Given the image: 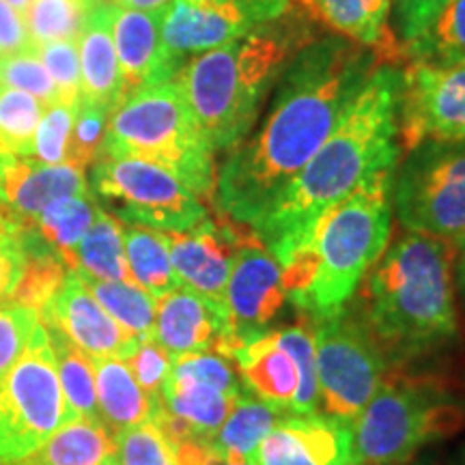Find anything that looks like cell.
Wrapping results in <instances>:
<instances>
[{
    "instance_id": "6da1fadb",
    "label": "cell",
    "mask_w": 465,
    "mask_h": 465,
    "mask_svg": "<svg viewBox=\"0 0 465 465\" xmlns=\"http://www.w3.org/2000/svg\"><path fill=\"white\" fill-rule=\"evenodd\" d=\"M380 63L373 50L339 35L312 39L291 58L263 124L218 168L213 205L220 216L252 231L332 134Z\"/></svg>"
},
{
    "instance_id": "7a4b0ae2",
    "label": "cell",
    "mask_w": 465,
    "mask_h": 465,
    "mask_svg": "<svg viewBox=\"0 0 465 465\" xmlns=\"http://www.w3.org/2000/svg\"><path fill=\"white\" fill-rule=\"evenodd\" d=\"M401 65L380 63L308 164L252 226L278 263L306 240L319 218L401 158L397 104Z\"/></svg>"
},
{
    "instance_id": "3957f363",
    "label": "cell",
    "mask_w": 465,
    "mask_h": 465,
    "mask_svg": "<svg viewBox=\"0 0 465 465\" xmlns=\"http://www.w3.org/2000/svg\"><path fill=\"white\" fill-rule=\"evenodd\" d=\"M455 254L449 242L405 231L371 267L358 317L386 362H410L457 339Z\"/></svg>"
},
{
    "instance_id": "277c9868",
    "label": "cell",
    "mask_w": 465,
    "mask_h": 465,
    "mask_svg": "<svg viewBox=\"0 0 465 465\" xmlns=\"http://www.w3.org/2000/svg\"><path fill=\"white\" fill-rule=\"evenodd\" d=\"M394 171H381L330 207L281 263L287 300L311 322L339 315L392 232Z\"/></svg>"
},
{
    "instance_id": "5b68a950",
    "label": "cell",
    "mask_w": 465,
    "mask_h": 465,
    "mask_svg": "<svg viewBox=\"0 0 465 465\" xmlns=\"http://www.w3.org/2000/svg\"><path fill=\"white\" fill-rule=\"evenodd\" d=\"M308 42V26L289 11L281 20L183 63L174 83L213 151L229 153L254 130L265 97Z\"/></svg>"
},
{
    "instance_id": "8992f818",
    "label": "cell",
    "mask_w": 465,
    "mask_h": 465,
    "mask_svg": "<svg viewBox=\"0 0 465 465\" xmlns=\"http://www.w3.org/2000/svg\"><path fill=\"white\" fill-rule=\"evenodd\" d=\"M102 155L158 164L203 203L213 201L216 151L174 80L134 91L119 104L110 116Z\"/></svg>"
},
{
    "instance_id": "52a82bcc",
    "label": "cell",
    "mask_w": 465,
    "mask_h": 465,
    "mask_svg": "<svg viewBox=\"0 0 465 465\" xmlns=\"http://www.w3.org/2000/svg\"><path fill=\"white\" fill-rule=\"evenodd\" d=\"M463 424V405L435 383L391 380L351 420V465L405 463Z\"/></svg>"
},
{
    "instance_id": "ba28073f",
    "label": "cell",
    "mask_w": 465,
    "mask_h": 465,
    "mask_svg": "<svg viewBox=\"0 0 465 465\" xmlns=\"http://www.w3.org/2000/svg\"><path fill=\"white\" fill-rule=\"evenodd\" d=\"M392 212L405 231L459 246L465 237V143L427 141L403 153Z\"/></svg>"
},
{
    "instance_id": "9c48e42d",
    "label": "cell",
    "mask_w": 465,
    "mask_h": 465,
    "mask_svg": "<svg viewBox=\"0 0 465 465\" xmlns=\"http://www.w3.org/2000/svg\"><path fill=\"white\" fill-rule=\"evenodd\" d=\"M89 190L121 224L183 232L209 216L205 203L173 173L136 158L102 155L91 166Z\"/></svg>"
},
{
    "instance_id": "30bf717a",
    "label": "cell",
    "mask_w": 465,
    "mask_h": 465,
    "mask_svg": "<svg viewBox=\"0 0 465 465\" xmlns=\"http://www.w3.org/2000/svg\"><path fill=\"white\" fill-rule=\"evenodd\" d=\"M72 420L48 332L39 325L0 386V463L26 457Z\"/></svg>"
},
{
    "instance_id": "8fae6325",
    "label": "cell",
    "mask_w": 465,
    "mask_h": 465,
    "mask_svg": "<svg viewBox=\"0 0 465 465\" xmlns=\"http://www.w3.org/2000/svg\"><path fill=\"white\" fill-rule=\"evenodd\" d=\"M311 323L315 330L319 399L325 414L351 422L381 388L386 358L349 308Z\"/></svg>"
},
{
    "instance_id": "7c38bea8",
    "label": "cell",
    "mask_w": 465,
    "mask_h": 465,
    "mask_svg": "<svg viewBox=\"0 0 465 465\" xmlns=\"http://www.w3.org/2000/svg\"><path fill=\"white\" fill-rule=\"evenodd\" d=\"M397 124L401 153L427 141L465 143V61H407Z\"/></svg>"
},
{
    "instance_id": "4fadbf2b",
    "label": "cell",
    "mask_w": 465,
    "mask_h": 465,
    "mask_svg": "<svg viewBox=\"0 0 465 465\" xmlns=\"http://www.w3.org/2000/svg\"><path fill=\"white\" fill-rule=\"evenodd\" d=\"M287 293L282 289L281 263L267 252L257 237L250 235L237 250L224 291L226 330L213 351L232 358L246 342L267 334L282 311Z\"/></svg>"
},
{
    "instance_id": "5bb4252c",
    "label": "cell",
    "mask_w": 465,
    "mask_h": 465,
    "mask_svg": "<svg viewBox=\"0 0 465 465\" xmlns=\"http://www.w3.org/2000/svg\"><path fill=\"white\" fill-rule=\"evenodd\" d=\"M162 235L174 274L183 287L226 306L224 291L237 250L252 235V231L218 213V218L207 216L190 231L162 232Z\"/></svg>"
},
{
    "instance_id": "9a60e30c",
    "label": "cell",
    "mask_w": 465,
    "mask_h": 465,
    "mask_svg": "<svg viewBox=\"0 0 465 465\" xmlns=\"http://www.w3.org/2000/svg\"><path fill=\"white\" fill-rule=\"evenodd\" d=\"M42 325L54 328L72 341L80 351L95 358H119L127 360L136 351L138 339L124 325H119L100 302L93 298L83 278L75 272H67L61 289L52 298L42 312Z\"/></svg>"
},
{
    "instance_id": "2e32d148",
    "label": "cell",
    "mask_w": 465,
    "mask_h": 465,
    "mask_svg": "<svg viewBox=\"0 0 465 465\" xmlns=\"http://www.w3.org/2000/svg\"><path fill=\"white\" fill-rule=\"evenodd\" d=\"M250 459L254 465H351V422L284 416Z\"/></svg>"
},
{
    "instance_id": "e0dca14e",
    "label": "cell",
    "mask_w": 465,
    "mask_h": 465,
    "mask_svg": "<svg viewBox=\"0 0 465 465\" xmlns=\"http://www.w3.org/2000/svg\"><path fill=\"white\" fill-rule=\"evenodd\" d=\"M261 25L254 15L231 5H196L192 0H173L162 11V42L174 61L183 65L192 56L216 50Z\"/></svg>"
},
{
    "instance_id": "ac0fdd59",
    "label": "cell",
    "mask_w": 465,
    "mask_h": 465,
    "mask_svg": "<svg viewBox=\"0 0 465 465\" xmlns=\"http://www.w3.org/2000/svg\"><path fill=\"white\" fill-rule=\"evenodd\" d=\"M0 192L7 199L20 231L33 226L52 203L91 194L84 168L42 164L33 158L11 155H0Z\"/></svg>"
},
{
    "instance_id": "d6986e66",
    "label": "cell",
    "mask_w": 465,
    "mask_h": 465,
    "mask_svg": "<svg viewBox=\"0 0 465 465\" xmlns=\"http://www.w3.org/2000/svg\"><path fill=\"white\" fill-rule=\"evenodd\" d=\"M113 37L125 97L144 86L171 83L182 69L162 42V11L114 5Z\"/></svg>"
},
{
    "instance_id": "ffe728a7",
    "label": "cell",
    "mask_w": 465,
    "mask_h": 465,
    "mask_svg": "<svg viewBox=\"0 0 465 465\" xmlns=\"http://www.w3.org/2000/svg\"><path fill=\"white\" fill-rule=\"evenodd\" d=\"M226 330V306L203 298L188 287L171 291L155 302L153 336L168 356L209 351Z\"/></svg>"
},
{
    "instance_id": "44dd1931",
    "label": "cell",
    "mask_w": 465,
    "mask_h": 465,
    "mask_svg": "<svg viewBox=\"0 0 465 465\" xmlns=\"http://www.w3.org/2000/svg\"><path fill=\"white\" fill-rule=\"evenodd\" d=\"M300 9L347 42L401 65L403 45L391 26L392 0H298Z\"/></svg>"
},
{
    "instance_id": "7402d4cb",
    "label": "cell",
    "mask_w": 465,
    "mask_h": 465,
    "mask_svg": "<svg viewBox=\"0 0 465 465\" xmlns=\"http://www.w3.org/2000/svg\"><path fill=\"white\" fill-rule=\"evenodd\" d=\"M114 5H93L78 37L80 104L114 113L125 100L119 56L113 37Z\"/></svg>"
},
{
    "instance_id": "603a6c76",
    "label": "cell",
    "mask_w": 465,
    "mask_h": 465,
    "mask_svg": "<svg viewBox=\"0 0 465 465\" xmlns=\"http://www.w3.org/2000/svg\"><path fill=\"white\" fill-rule=\"evenodd\" d=\"M232 360L240 366L248 392L291 414L300 377L293 358L278 345L276 332H267L246 342L232 353Z\"/></svg>"
},
{
    "instance_id": "cb8c5ba5",
    "label": "cell",
    "mask_w": 465,
    "mask_h": 465,
    "mask_svg": "<svg viewBox=\"0 0 465 465\" xmlns=\"http://www.w3.org/2000/svg\"><path fill=\"white\" fill-rule=\"evenodd\" d=\"M93 369H95L100 420L110 433L127 431L153 418L160 399L153 401L147 397V392L134 380L127 362L119 358H95Z\"/></svg>"
},
{
    "instance_id": "d4e9b609",
    "label": "cell",
    "mask_w": 465,
    "mask_h": 465,
    "mask_svg": "<svg viewBox=\"0 0 465 465\" xmlns=\"http://www.w3.org/2000/svg\"><path fill=\"white\" fill-rule=\"evenodd\" d=\"M0 465H119L114 435L97 420L63 424L39 449Z\"/></svg>"
},
{
    "instance_id": "484cf974",
    "label": "cell",
    "mask_w": 465,
    "mask_h": 465,
    "mask_svg": "<svg viewBox=\"0 0 465 465\" xmlns=\"http://www.w3.org/2000/svg\"><path fill=\"white\" fill-rule=\"evenodd\" d=\"M72 272L95 281H127L134 282L125 259L124 224L97 205L95 218L89 231L75 248Z\"/></svg>"
},
{
    "instance_id": "4316f807",
    "label": "cell",
    "mask_w": 465,
    "mask_h": 465,
    "mask_svg": "<svg viewBox=\"0 0 465 465\" xmlns=\"http://www.w3.org/2000/svg\"><path fill=\"white\" fill-rule=\"evenodd\" d=\"M124 246L132 281L147 291L151 298L160 300L171 291L183 287L174 274L162 232L124 224Z\"/></svg>"
},
{
    "instance_id": "83f0119b",
    "label": "cell",
    "mask_w": 465,
    "mask_h": 465,
    "mask_svg": "<svg viewBox=\"0 0 465 465\" xmlns=\"http://www.w3.org/2000/svg\"><path fill=\"white\" fill-rule=\"evenodd\" d=\"M284 416H291L278 407L265 403V401L254 399L246 392L240 397L235 407L218 433L212 438L213 450L224 457H242L250 459L257 446L270 435L272 429L282 420Z\"/></svg>"
},
{
    "instance_id": "f1b7e54d",
    "label": "cell",
    "mask_w": 465,
    "mask_h": 465,
    "mask_svg": "<svg viewBox=\"0 0 465 465\" xmlns=\"http://www.w3.org/2000/svg\"><path fill=\"white\" fill-rule=\"evenodd\" d=\"M45 328V325H44ZM48 341L54 353V364L58 381H61L63 394H65L67 407L74 418H84V420H100V410H97V391H95V369H93V358L80 351L72 341H67L58 330L45 328Z\"/></svg>"
},
{
    "instance_id": "f546056e",
    "label": "cell",
    "mask_w": 465,
    "mask_h": 465,
    "mask_svg": "<svg viewBox=\"0 0 465 465\" xmlns=\"http://www.w3.org/2000/svg\"><path fill=\"white\" fill-rule=\"evenodd\" d=\"M97 203L93 196H72L52 203L45 212L35 220L31 229L58 254V259L72 272L75 248L95 218Z\"/></svg>"
},
{
    "instance_id": "4dcf8cb0",
    "label": "cell",
    "mask_w": 465,
    "mask_h": 465,
    "mask_svg": "<svg viewBox=\"0 0 465 465\" xmlns=\"http://www.w3.org/2000/svg\"><path fill=\"white\" fill-rule=\"evenodd\" d=\"M83 278V276H80ZM93 298L100 302V306L124 325L138 339L153 336L155 328V298H151L147 291L138 287L136 282L127 281H95V278H83Z\"/></svg>"
},
{
    "instance_id": "1f68e13d",
    "label": "cell",
    "mask_w": 465,
    "mask_h": 465,
    "mask_svg": "<svg viewBox=\"0 0 465 465\" xmlns=\"http://www.w3.org/2000/svg\"><path fill=\"white\" fill-rule=\"evenodd\" d=\"M44 110L37 97L0 84V155L31 158Z\"/></svg>"
},
{
    "instance_id": "d6a6232c",
    "label": "cell",
    "mask_w": 465,
    "mask_h": 465,
    "mask_svg": "<svg viewBox=\"0 0 465 465\" xmlns=\"http://www.w3.org/2000/svg\"><path fill=\"white\" fill-rule=\"evenodd\" d=\"M407 61H465V0H449L429 31L403 48Z\"/></svg>"
},
{
    "instance_id": "836d02e7",
    "label": "cell",
    "mask_w": 465,
    "mask_h": 465,
    "mask_svg": "<svg viewBox=\"0 0 465 465\" xmlns=\"http://www.w3.org/2000/svg\"><path fill=\"white\" fill-rule=\"evenodd\" d=\"M91 7L86 0H33L25 14L33 45L78 42Z\"/></svg>"
},
{
    "instance_id": "e575fe53",
    "label": "cell",
    "mask_w": 465,
    "mask_h": 465,
    "mask_svg": "<svg viewBox=\"0 0 465 465\" xmlns=\"http://www.w3.org/2000/svg\"><path fill=\"white\" fill-rule=\"evenodd\" d=\"M278 345L293 358L298 369L300 386L291 405V416H311L319 407V377H317V349H315V330L311 319L302 315V323L276 332Z\"/></svg>"
},
{
    "instance_id": "d590c367",
    "label": "cell",
    "mask_w": 465,
    "mask_h": 465,
    "mask_svg": "<svg viewBox=\"0 0 465 465\" xmlns=\"http://www.w3.org/2000/svg\"><path fill=\"white\" fill-rule=\"evenodd\" d=\"M119 465H182L177 446L153 420L114 435Z\"/></svg>"
},
{
    "instance_id": "8d00e7d4",
    "label": "cell",
    "mask_w": 465,
    "mask_h": 465,
    "mask_svg": "<svg viewBox=\"0 0 465 465\" xmlns=\"http://www.w3.org/2000/svg\"><path fill=\"white\" fill-rule=\"evenodd\" d=\"M80 104L56 102L45 106L42 121H39L37 136L33 143L35 162L42 164H67L69 138H72V127L75 113Z\"/></svg>"
},
{
    "instance_id": "74e56055",
    "label": "cell",
    "mask_w": 465,
    "mask_h": 465,
    "mask_svg": "<svg viewBox=\"0 0 465 465\" xmlns=\"http://www.w3.org/2000/svg\"><path fill=\"white\" fill-rule=\"evenodd\" d=\"M42 325L39 312L33 308L7 302L0 306V386L7 380L22 353L26 351L33 334Z\"/></svg>"
},
{
    "instance_id": "f35d334b",
    "label": "cell",
    "mask_w": 465,
    "mask_h": 465,
    "mask_svg": "<svg viewBox=\"0 0 465 465\" xmlns=\"http://www.w3.org/2000/svg\"><path fill=\"white\" fill-rule=\"evenodd\" d=\"M171 377L177 380H190L207 383V386L216 388V391L231 394V397H242L248 391H243L242 381L237 380L235 371L226 362L224 356L212 351H199V353H183V356L171 358Z\"/></svg>"
},
{
    "instance_id": "ab89813d",
    "label": "cell",
    "mask_w": 465,
    "mask_h": 465,
    "mask_svg": "<svg viewBox=\"0 0 465 465\" xmlns=\"http://www.w3.org/2000/svg\"><path fill=\"white\" fill-rule=\"evenodd\" d=\"M110 116H113V113L106 108L80 104L74 119L72 138H69L67 164L80 166L86 171V166H93L100 160Z\"/></svg>"
},
{
    "instance_id": "60d3db41",
    "label": "cell",
    "mask_w": 465,
    "mask_h": 465,
    "mask_svg": "<svg viewBox=\"0 0 465 465\" xmlns=\"http://www.w3.org/2000/svg\"><path fill=\"white\" fill-rule=\"evenodd\" d=\"M0 84L11 86V89L25 91L28 95L37 97L44 106L58 102L56 86L52 83L48 69L37 54V48L25 50L20 54L3 58V78Z\"/></svg>"
},
{
    "instance_id": "b9f144b4",
    "label": "cell",
    "mask_w": 465,
    "mask_h": 465,
    "mask_svg": "<svg viewBox=\"0 0 465 465\" xmlns=\"http://www.w3.org/2000/svg\"><path fill=\"white\" fill-rule=\"evenodd\" d=\"M56 86L58 102L80 104V52L78 42H52L35 45Z\"/></svg>"
},
{
    "instance_id": "7bdbcfd3",
    "label": "cell",
    "mask_w": 465,
    "mask_h": 465,
    "mask_svg": "<svg viewBox=\"0 0 465 465\" xmlns=\"http://www.w3.org/2000/svg\"><path fill=\"white\" fill-rule=\"evenodd\" d=\"M173 360L164 347L155 341V336L141 339L136 351L127 358L134 380L147 392L149 399L158 401L162 386H164L168 373H171Z\"/></svg>"
},
{
    "instance_id": "ee69618b",
    "label": "cell",
    "mask_w": 465,
    "mask_h": 465,
    "mask_svg": "<svg viewBox=\"0 0 465 465\" xmlns=\"http://www.w3.org/2000/svg\"><path fill=\"white\" fill-rule=\"evenodd\" d=\"M446 5L449 0H392V31L399 44L407 48L416 39H420Z\"/></svg>"
},
{
    "instance_id": "f6af8a7d",
    "label": "cell",
    "mask_w": 465,
    "mask_h": 465,
    "mask_svg": "<svg viewBox=\"0 0 465 465\" xmlns=\"http://www.w3.org/2000/svg\"><path fill=\"white\" fill-rule=\"evenodd\" d=\"M26 254L20 231L0 232V306L14 298V291L25 272Z\"/></svg>"
},
{
    "instance_id": "bcb514c9",
    "label": "cell",
    "mask_w": 465,
    "mask_h": 465,
    "mask_svg": "<svg viewBox=\"0 0 465 465\" xmlns=\"http://www.w3.org/2000/svg\"><path fill=\"white\" fill-rule=\"evenodd\" d=\"M31 48L33 42L25 15L11 7L7 0H0V56H14Z\"/></svg>"
},
{
    "instance_id": "7dc6e473",
    "label": "cell",
    "mask_w": 465,
    "mask_h": 465,
    "mask_svg": "<svg viewBox=\"0 0 465 465\" xmlns=\"http://www.w3.org/2000/svg\"><path fill=\"white\" fill-rule=\"evenodd\" d=\"M177 455L182 465H254L252 459L224 457L213 450L212 440H190L177 444Z\"/></svg>"
},
{
    "instance_id": "c3c4849f",
    "label": "cell",
    "mask_w": 465,
    "mask_h": 465,
    "mask_svg": "<svg viewBox=\"0 0 465 465\" xmlns=\"http://www.w3.org/2000/svg\"><path fill=\"white\" fill-rule=\"evenodd\" d=\"M196 5H231V7H240L248 11L250 15H254L261 25H270L284 17L293 7L291 0H192Z\"/></svg>"
},
{
    "instance_id": "681fc988",
    "label": "cell",
    "mask_w": 465,
    "mask_h": 465,
    "mask_svg": "<svg viewBox=\"0 0 465 465\" xmlns=\"http://www.w3.org/2000/svg\"><path fill=\"white\" fill-rule=\"evenodd\" d=\"M171 3L173 0H121L119 5L141 11H164Z\"/></svg>"
},
{
    "instance_id": "f907efd6",
    "label": "cell",
    "mask_w": 465,
    "mask_h": 465,
    "mask_svg": "<svg viewBox=\"0 0 465 465\" xmlns=\"http://www.w3.org/2000/svg\"><path fill=\"white\" fill-rule=\"evenodd\" d=\"M7 231H20V226H17L14 213H11L7 199H5V194L0 192V232Z\"/></svg>"
},
{
    "instance_id": "816d5d0a",
    "label": "cell",
    "mask_w": 465,
    "mask_h": 465,
    "mask_svg": "<svg viewBox=\"0 0 465 465\" xmlns=\"http://www.w3.org/2000/svg\"><path fill=\"white\" fill-rule=\"evenodd\" d=\"M457 278H459V287H461V293L465 298V237L457 246Z\"/></svg>"
},
{
    "instance_id": "f5cc1de1",
    "label": "cell",
    "mask_w": 465,
    "mask_h": 465,
    "mask_svg": "<svg viewBox=\"0 0 465 465\" xmlns=\"http://www.w3.org/2000/svg\"><path fill=\"white\" fill-rule=\"evenodd\" d=\"M7 3L11 5V7H14L15 11H20L22 15L26 14V9H28V5L33 3V0H7Z\"/></svg>"
},
{
    "instance_id": "db71d44e",
    "label": "cell",
    "mask_w": 465,
    "mask_h": 465,
    "mask_svg": "<svg viewBox=\"0 0 465 465\" xmlns=\"http://www.w3.org/2000/svg\"><path fill=\"white\" fill-rule=\"evenodd\" d=\"M89 5H119L121 0H86Z\"/></svg>"
},
{
    "instance_id": "11a10c76",
    "label": "cell",
    "mask_w": 465,
    "mask_h": 465,
    "mask_svg": "<svg viewBox=\"0 0 465 465\" xmlns=\"http://www.w3.org/2000/svg\"><path fill=\"white\" fill-rule=\"evenodd\" d=\"M452 465H465V446H463V450L459 452V457L455 459V463H452Z\"/></svg>"
},
{
    "instance_id": "9f6ffc18",
    "label": "cell",
    "mask_w": 465,
    "mask_h": 465,
    "mask_svg": "<svg viewBox=\"0 0 465 465\" xmlns=\"http://www.w3.org/2000/svg\"><path fill=\"white\" fill-rule=\"evenodd\" d=\"M0 78H3V56H0Z\"/></svg>"
}]
</instances>
